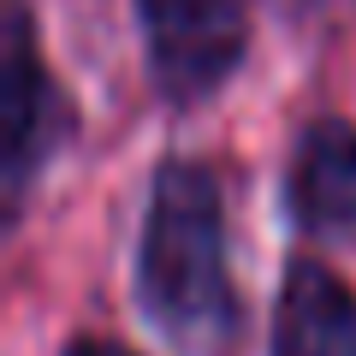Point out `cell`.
<instances>
[{
	"instance_id": "obj_1",
	"label": "cell",
	"mask_w": 356,
	"mask_h": 356,
	"mask_svg": "<svg viewBox=\"0 0 356 356\" xmlns=\"http://www.w3.org/2000/svg\"><path fill=\"white\" fill-rule=\"evenodd\" d=\"M137 309L178 356H232L243 303L226 267V191L208 161L154 166L137 232Z\"/></svg>"
},
{
	"instance_id": "obj_2",
	"label": "cell",
	"mask_w": 356,
	"mask_h": 356,
	"mask_svg": "<svg viewBox=\"0 0 356 356\" xmlns=\"http://www.w3.org/2000/svg\"><path fill=\"white\" fill-rule=\"evenodd\" d=\"M149 77L166 102H208L250 54V0H137Z\"/></svg>"
},
{
	"instance_id": "obj_3",
	"label": "cell",
	"mask_w": 356,
	"mask_h": 356,
	"mask_svg": "<svg viewBox=\"0 0 356 356\" xmlns=\"http://www.w3.org/2000/svg\"><path fill=\"white\" fill-rule=\"evenodd\" d=\"M72 131L77 107L60 89V77L42 65L24 0H13V24H6V202L13 214L24 208L30 184L48 172V161L72 143Z\"/></svg>"
},
{
	"instance_id": "obj_4",
	"label": "cell",
	"mask_w": 356,
	"mask_h": 356,
	"mask_svg": "<svg viewBox=\"0 0 356 356\" xmlns=\"http://www.w3.org/2000/svg\"><path fill=\"white\" fill-rule=\"evenodd\" d=\"M285 208L297 232L332 238L356 232V125L339 113L309 119L297 131L291 166H285Z\"/></svg>"
},
{
	"instance_id": "obj_5",
	"label": "cell",
	"mask_w": 356,
	"mask_h": 356,
	"mask_svg": "<svg viewBox=\"0 0 356 356\" xmlns=\"http://www.w3.org/2000/svg\"><path fill=\"white\" fill-rule=\"evenodd\" d=\"M273 356H356V291L315 255H297L280 280Z\"/></svg>"
},
{
	"instance_id": "obj_6",
	"label": "cell",
	"mask_w": 356,
	"mask_h": 356,
	"mask_svg": "<svg viewBox=\"0 0 356 356\" xmlns=\"http://www.w3.org/2000/svg\"><path fill=\"white\" fill-rule=\"evenodd\" d=\"M60 356H137V350H125L119 339H102V332H77Z\"/></svg>"
}]
</instances>
